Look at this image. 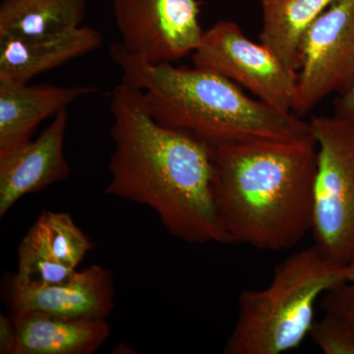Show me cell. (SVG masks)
Returning <instances> with one entry per match:
<instances>
[{
    "label": "cell",
    "mask_w": 354,
    "mask_h": 354,
    "mask_svg": "<svg viewBox=\"0 0 354 354\" xmlns=\"http://www.w3.org/2000/svg\"><path fill=\"white\" fill-rule=\"evenodd\" d=\"M346 281L344 268L315 245L277 266L264 290L241 291L239 315L225 344L227 354H281L297 348L315 322L321 297Z\"/></svg>",
    "instance_id": "277c9868"
},
{
    "label": "cell",
    "mask_w": 354,
    "mask_h": 354,
    "mask_svg": "<svg viewBox=\"0 0 354 354\" xmlns=\"http://www.w3.org/2000/svg\"><path fill=\"white\" fill-rule=\"evenodd\" d=\"M41 255L77 269L92 241L67 213L44 211L22 239Z\"/></svg>",
    "instance_id": "2e32d148"
},
{
    "label": "cell",
    "mask_w": 354,
    "mask_h": 354,
    "mask_svg": "<svg viewBox=\"0 0 354 354\" xmlns=\"http://www.w3.org/2000/svg\"><path fill=\"white\" fill-rule=\"evenodd\" d=\"M97 92L94 86L0 83V153L29 141L44 120Z\"/></svg>",
    "instance_id": "7c38bea8"
},
{
    "label": "cell",
    "mask_w": 354,
    "mask_h": 354,
    "mask_svg": "<svg viewBox=\"0 0 354 354\" xmlns=\"http://www.w3.org/2000/svg\"><path fill=\"white\" fill-rule=\"evenodd\" d=\"M68 111L62 109L36 140L0 153V218L21 198L66 180L71 167L64 155Z\"/></svg>",
    "instance_id": "30bf717a"
},
{
    "label": "cell",
    "mask_w": 354,
    "mask_h": 354,
    "mask_svg": "<svg viewBox=\"0 0 354 354\" xmlns=\"http://www.w3.org/2000/svg\"><path fill=\"white\" fill-rule=\"evenodd\" d=\"M317 144L311 232L334 264H354V122L339 116L310 121Z\"/></svg>",
    "instance_id": "5b68a950"
},
{
    "label": "cell",
    "mask_w": 354,
    "mask_h": 354,
    "mask_svg": "<svg viewBox=\"0 0 354 354\" xmlns=\"http://www.w3.org/2000/svg\"><path fill=\"white\" fill-rule=\"evenodd\" d=\"M344 272L346 281H354V264L348 266V267L344 268Z\"/></svg>",
    "instance_id": "44dd1931"
},
{
    "label": "cell",
    "mask_w": 354,
    "mask_h": 354,
    "mask_svg": "<svg viewBox=\"0 0 354 354\" xmlns=\"http://www.w3.org/2000/svg\"><path fill=\"white\" fill-rule=\"evenodd\" d=\"M334 106L335 115L354 122V84L348 92L337 95Z\"/></svg>",
    "instance_id": "ffe728a7"
},
{
    "label": "cell",
    "mask_w": 354,
    "mask_h": 354,
    "mask_svg": "<svg viewBox=\"0 0 354 354\" xmlns=\"http://www.w3.org/2000/svg\"><path fill=\"white\" fill-rule=\"evenodd\" d=\"M214 198L230 243L283 251L311 232L317 172L313 135L213 147Z\"/></svg>",
    "instance_id": "7a4b0ae2"
},
{
    "label": "cell",
    "mask_w": 354,
    "mask_h": 354,
    "mask_svg": "<svg viewBox=\"0 0 354 354\" xmlns=\"http://www.w3.org/2000/svg\"><path fill=\"white\" fill-rule=\"evenodd\" d=\"M87 0H2L0 37L41 38L83 26Z\"/></svg>",
    "instance_id": "9a60e30c"
},
{
    "label": "cell",
    "mask_w": 354,
    "mask_h": 354,
    "mask_svg": "<svg viewBox=\"0 0 354 354\" xmlns=\"http://www.w3.org/2000/svg\"><path fill=\"white\" fill-rule=\"evenodd\" d=\"M120 43L150 64L176 62L201 43L199 0H111Z\"/></svg>",
    "instance_id": "ba28073f"
},
{
    "label": "cell",
    "mask_w": 354,
    "mask_h": 354,
    "mask_svg": "<svg viewBox=\"0 0 354 354\" xmlns=\"http://www.w3.org/2000/svg\"><path fill=\"white\" fill-rule=\"evenodd\" d=\"M111 59L123 82L143 92L156 121L189 133L212 147L257 140L295 141L311 137L310 122L248 97L225 77L171 62L150 64L133 57L120 43Z\"/></svg>",
    "instance_id": "3957f363"
},
{
    "label": "cell",
    "mask_w": 354,
    "mask_h": 354,
    "mask_svg": "<svg viewBox=\"0 0 354 354\" xmlns=\"http://www.w3.org/2000/svg\"><path fill=\"white\" fill-rule=\"evenodd\" d=\"M192 62L197 68L241 84L277 111L293 113L297 72L286 67L264 44L249 39L236 23L220 20L204 31Z\"/></svg>",
    "instance_id": "8992f818"
},
{
    "label": "cell",
    "mask_w": 354,
    "mask_h": 354,
    "mask_svg": "<svg viewBox=\"0 0 354 354\" xmlns=\"http://www.w3.org/2000/svg\"><path fill=\"white\" fill-rule=\"evenodd\" d=\"M310 337L325 354H354V337L351 330L329 315L315 320Z\"/></svg>",
    "instance_id": "e0dca14e"
},
{
    "label": "cell",
    "mask_w": 354,
    "mask_h": 354,
    "mask_svg": "<svg viewBox=\"0 0 354 354\" xmlns=\"http://www.w3.org/2000/svg\"><path fill=\"white\" fill-rule=\"evenodd\" d=\"M354 84V0H335L305 34L293 113L305 115Z\"/></svg>",
    "instance_id": "52a82bcc"
},
{
    "label": "cell",
    "mask_w": 354,
    "mask_h": 354,
    "mask_svg": "<svg viewBox=\"0 0 354 354\" xmlns=\"http://www.w3.org/2000/svg\"><path fill=\"white\" fill-rule=\"evenodd\" d=\"M102 43L101 32L88 26L41 38L0 37V83H29L35 77L99 50Z\"/></svg>",
    "instance_id": "8fae6325"
},
{
    "label": "cell",
    "mask_w": 354,
    "mask_h": 354,
    "mask_svg": "<svg viewBox=\"0 0 354 354\" xmlns=\"http://www.w3.org/2000/svg\"><path fill=\"white\" fill-rule=\"evenodd\" d=\"M106 193L156 212L167 232L188 243L230 244L214 198L213 147L155 120L140 88H113Z\"/></svg>",
    "instance_id": "6da1fadb"
},
{
    "label": "cell",
    "mask_w": 354,
    "mask_h": 354,
    "mask_svg": "<svg viewBox=\"0 0 354 354\" xmlns=\"http://www.w3.org/2000/svg\"><path fill=\"white\" fill-rule=\"evenodd\" d=\"M335 0H262L260 43L298 71L299 50L310 26Z\"/></svg>",
    "instance_id": "5bb4252c"
},
{
    "label": "cell",
    "mask_w": 354,
    "mask_h": 354,
    "mask_svg": "<svg viewBox=\"0 0 354 354\" xmlns=\"http://www.w3.org/2000/svg\"><path fill=\"white\" fill-rule=\"evenodd\" d=\"M15 332L11 317L0 316V353L12 354Z\"/></svg>",
    "instance_id": "d6986e66"
},
{
    "label": "cell",
    "mask_w": 354,
    "mask_h": 354,
    "mask_svg": "<svg viewBox=\"0 0 354 354\" xmlns=\"http://www.w3.org/2000/svg\"><path fill=\"white\" fill-rule=\"evenodd\" d=\"M12 354H92L111 335L108 319H76L30 311L11 314Z\"/></svg>",
    "instance_id": "4fadbf2b"
},
{
    "label": "cell",
    "mask_w": 354,
    "mask_h": 354,
    "mask_svg": "<svg viewBox=\"0 0 354 354\" xmlns=\"http://www.w3.org/2000/svg\"><path fill=\"white\" fill-rule=\"evenodd\" d=\"M7 304L11 314L39 311L76 319H108L114 308L111 270L92 265L62 283L32 285L9 279Z\"/></svg>",
    "instance_id": "9c48e42d"
},
{
    "label": "cell",
    "mask_w": 354,
    "mask_h": 354,
    "mask_svg": "<svg viewBox=\"0 0 354 354\" xmlns=\"http://www.w3.org/2000/svg\"><path fill=\"white\" fill-rule=\"evenodd\" d=\"M324 314L344 324L354 337V281L330 288L320 299Z\"/></svg>",
    "instance_id": "ac0fdd59"
}]
</instances>
